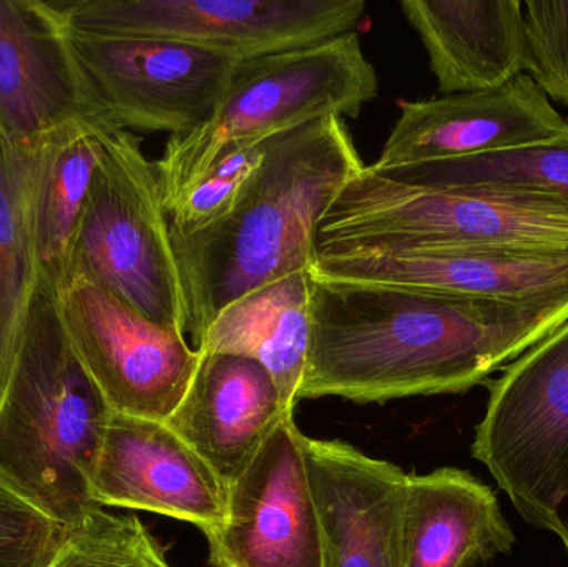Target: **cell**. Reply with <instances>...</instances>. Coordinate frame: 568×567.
I'll return each mask as SVG.
<instances>
[{
	"label": "cell",
	"instance_id": "4316f807",
	"mask_svg": "<svg viewBox=\"0 0 568 567\" xmlns=\"http://www.w3.org/2000/svg\"><path fill=\"white\" fill-rule=\"evenodd\" d=\"M252 176L209 172L190 186L169 210L172 236H190L222 222L232 213Z\"/></svg>",
	"mask_w": 568,
	"mask_h": 567
},
{
	"label": "cell",
	"instance_id": "ac0fdd59",
	"mask_svg": "<svg viewBox=\"0 0 568 567\" xmlns=\"http://www.w3.org/2000/svg\"><path fill=\"white\" fill-rule=\"evenodd\" d=\"M97 115L60 30L32 0H0V135L29 142Z\"/></svg>",
	"mask_w": 568,
	"mask_h": 567
},
{
	"label": "cell",
	"instance_id": "4fadbf2b",
	"mask_svg": "<svg viewBox=\"0 0 568 567\" xmlns=\"http://www.w3.org/2000/svg\"><path fill=\"white\" fill-rule=\"evenodd\" d=\"M95 505L155 513L206 531L225 519L226 486L169 423L113 413L90 478Z\"/></svg>",
	"mask_w": 568,
	"mask_h": 567
},
{
	"label": "cell",
	"instance_id": "7a4b0ae2",
	"mask_svg": "<svg viewBox=\"0 0 568 567\" xmlns=\"http://www.w3.org/2000/svg\"><path fill=\"white\" fill-rule=\"evenodd\" d=\"M363 166L344 119L314 120L268 140L262 166L222 222L172 236L193 346L230 303L311 269L321 216Z\"/></svg>",
	"mask_w": 568,
	"mask_h": 567
},
{
	"label": "cell",
	"instance_id": "9c48e42d",
	"mask_svg": "<svg viewBox=\"0 0 568 567\" xmlns=\"http://www.w3.org/2000/svg\"><path fill=\"white\" fill-rule=\"evenodd\" d=\"M59 30L90 105L123 130L189 135L209 122L240 62L172 40Z\"/></svg>",
	"mask_w": 568,
	"mask_h": 567
},
{
	"label": "cell",
	"instance_id": "ba28073f",
	"mask_svg": "<svg viewBox=\"0 0 568 567\" xmlns=\"http://www.w3.org/2000/svg\"><path fill=\"white\" fill-rule=\"evenodd\" d=\"M59 29L160 39L250 60L354 32L363 0H32Z\"/></svg>",
	"mask_w": 568,
	"mask_h": 567
},
{
	"label": "cell",
	"instance_id": "603a6c76",
	"mask_svg": "<svg viewBox=\"0 0 568 567\" xmlns=\"http://www.w3.org/2000/svg\"><path fill=\"white\" fill-rule=\"evenodd\" d=\"M426 186H489L568 200V136L560 142L379 172Z\"/></svg>",
	"mask_w": 568,
	"mask_h": 567
},
{
	"label": "cell",
	"instance_id": "e0dca14e",
	"mask_svg": "<svg viewBox=\"0 0 568 567\" xmlns=\"http://www.w3.org/2000/svg\"><path fill=\"white\" fill-rule=\"evenodd\" d=\"M443 95L486 92L529 72L520 0H400Z\"/></svg>",
	"mask_w": 568,
	"mask_h": 567
},
{
	"label": "cell",
	"instance_id": "484cf974",
	"mask_svg": "<svg viewBox=\"0 0 568 567\" xmlns=\"http://www.w3.org/2000/svg\"><path fill=\"white\" fill-rule=\"evenodd\" d=\"M529 75L549 100L568 107V0H526Z\"/></svg>",
	"mask_w": 568,
	"mask_h": 567
},
{
	"label": "cell",
	"instance_id": "83f0119b",
	"mask_svg": "<svg viewBox=\"0 0 568 567\" xmlns=\"http://www.w3.org/2000/svg\"><path fill=\"white\" fill-rule=\"evenodd\" d=\"M566 549H567V553H568V541H567V545H566Z\"/></svg>",
	"mask_w": 568,
	"mask_h": 567
},
{
	"label": "cell",
	"instance_id": "7402d4cb",
	"mask_svg": "<svg viewBox=\"0 0 568 567\" xmlns=\"http://www.w3.org/2000/svg\"><path fill=\"white\" fill-rule=\"evenodd\" d=\"M105 117L77 120L50 136L36 199V249L47 283L57 282L79 229L102 156Z\"/></svg>",
	"mask_w": 568,
	"mask_h": 567
},
{
	"label": "cell",
	"instance_id": "44dd1931",
	"mask_svg": "<svg viewBox=\"0 0 568 567\" xmlns=\"http://www.w3.org/2000/svg\"><path fill=\"white\" fill-rule=\"evenodd\" d=\"M50 136L10 142L0 135V383L16 356L42 276L36 199Z\"/></svg>",
	"mask_w": 568,
	"mask_h": 567
},
{
	"label": "cell",
	"instance_id": "2e32d148",
	"mask_svg": "<svg viewBox=\"0 0 568 567\" xmlns=\"http://www.w3.org/2000/svg\"><path fill=\"white\" fill-rule=\"evenodd\" d=\"M287 415L293 413L265 366L245 356L202 353L166 423L229 486Z\"/></svg>",
	"mask_w": 568,
	"mask_h": 567
},
{
	"label": "cell",
	"instance_id": "8fae6325",
	"mask_svg": "<svg viewBox=\"0 0 568 567\" xmlns=\"http://www.w3.org/2000/svg\"><path fill=\"white\" fill-rule=\"evenodd\" d=\"M203 535L213 567H323L303 433L293 415L226 486L225 519Z\"/></svg>",
	"mask_w": 568,
	"mask_h": 567
},
{
	"label": "cell",
	"instance_id": "ffe728a7",
	"mask_svg": "<svg viewBox=\"0 0 568 567\" xmlns=\"http://www.w3.org/2000/svg\"><path fill=\"white\" fill-rule=\"evenodd\" d=\"M310 270L260 286L223 308L195 350L255 360L275 378L284 406L294 413L310 348Z\"/></svg>",
	"mask_w": 568,
	"mask_h": 567
},
{
	"label": "cell",
	"instance_id": "6da1fadb",
	"mask_svg": "<svg viewBox=\"0 0 568 567\" xmlns=\"http://www.w3.org/2000/svg\"><path fill=\"white\" fill-rule=\"evenodd\" d=\"M310 318L297 398L383 405L486 386L568 322V295L496 302L311 275Z\"/></svg>",
	"mask_w": 568,
	"mask_h": 567
},
{
	"label": "cell",
	"instance_id": "3957f363",
	"mask_svg": "<svg viewBox=\"0 0 568 567\" xmlns=\"http://www.w3.org/2000/svg\"><path fill=\"white\" fill-rule=\"evenodd\" d=\"M110 415L40 276L0 383V476L60 525H75L99 506L90 496V478Z\"/></svg>",
	"mask_w": 568,
	"mask_h": 567
},
{
	"label": "cell",
	"instance_id": "5bb4252c",
	"mask_svg": "<svg viewBox=\"0 0 568 567\" xmlns=\"http://www.w3.org/2000/svg\"><path fill=\"white\" fill-rule=\"evenodd\" d=\"M323 567H404L407 478L339 439L303 435Z\"/></svg>",
	"mask_w": 568,
	"mask_h": 567
},
{
	"label": "cell",
	"instance_id": "277c9868",
	"mask_svg": "<svg viewBox=\"0 0 568 567\" xmlns=\"http://www.w3.org/2000/svg\"><path fill=\"white\" fill-rule=\"evenodd\" d=\"M317 249L568 255V200L489 186L399 182L364 165L317 223Z\"/></svg>",
	"mask_w": 568,
	"mask_h": 567
},
{
	"label": "cell",
	"instance_id": "cb8c5ba5",
	"mask_svg": "<svg viewBox=\"0 0 568 567\" xmlns=\"http://www.w3.org/2000/svg\"><path fill=\"white\" fill-rule=\"evenodd\" d=\"M47 567H170L162 548L136 516L90 509L65 528Z\"/></svg>",
	"mask_w": 568,
	"mask_h": 567
},
{
	"label": "cell",
	"instance_id": "30bf717a",
	"mask_svg": "<svg viewBox=\"0 0 568 567\" xmlns=\"http://www.w3.org/2000/svg\"><path fill=\"white\" fill-rule=\"evenodd\" d=\"M49 286L70 346L110 409L166 422L202 353L92 283L60 279Z\"/></svg>",
	"mask_w": 568,
	"mask_h": 567
},
{
	"label": "cell",
	"instance_id": "9a60e30c",
	"mask_svg": "<svg viewBox=\"0 0 568 567\" xmlns=\"http://www.w3.org/2000/svg\"><path fill=\"white\" fill-rule=\"evenodd\" d=\"M310 272L317 279L496 302H546L568 295V255L346 246L316 252Z\"/></svg>",
	"mask_w": 568,
	"mask_h": 567
},
{
	"label": "cell",
	"instance_id": "52a82bcc",
	"mask_svg": "<svg viewBox=\"0 0 568 567\" xmlns=\"http://www.w3.org/2000/svg\"><path fill=\"white\" fill-rule=\"evenodd\" d=\"M486 386L489 402L470 446L474 459L489 469L527 525L566 546L568 322Z\"/></svg>",
	"mask_w": 568,
	"mask_h": 567
},
{
	"label": "cell",
	"instance_id": "5b68a950",
	"mask_svg": "<svg viewBox=\"0 0 568 567\" xmlns=\"http://www.w3.org/2000/svg\"><path fill=\"white\" fill-rule=\"evenodd\" d=\"M377 95L379 79L356 32L242 60L209 122L189 135L170 136L155 162L166 212L235 150L324 117L357 119Z\"/></svg>",
	"mask_w": 568,
	"mask_h": 567
},
{
	"label": "cell",
	"instance_id": "8992f818",
	"mask_svg": "<svg viewBox=\"0 0 568 567\" xmlns=\"http://www.w3.org/2000/svg\"><path fill=\"white\" fill-rule=\"evenodd\" d=\"M60 279L92 283L145 318L189 333V306L155 162L146 159L135 133L110 120L103 123L102 156Z\"/></svg>",
	"mask_w": 568,
	"mask_h": 567
},
{
	"label": "cell",
	"instance_id": "d4e9b609",
	"mask_svg": "<svg viewBox=\"0 0 568 567\" xmlns=\"http://www.w3.org/2000/svg\"><path fill=\"white\" fill-rule=\"evenodd\" d=\"M63 536L65 526L0 476V567H47Z\"/></svg>",
	"mask_w": 568,
	"mask_h": 567
},
{
	"label": "cell",
	"instance_id": "7c38bea8",
	"mask_svg": "<svg viewBox=\"0 0 568 567\" xmlns=\"http://www.w3.org/2000/svg\"><path fill=\"white\" fill-rule=\"evenodd\" d=\"M568 120L529 73L486 92L400 102L374 172L560 142Z\"/></svg>",
	"mask_w": 568,
	"mask_h": 567
},
{
	"label": "cell",
	"instance_id": "d6986e66",
	"mask_svg": "<svg viewBox=\"0 0 568 567\" xmlns=\"http://www.w3.org/2000/svg\"><path fill=\"white\" fill-rule=\"evenodd\" d=\"M496 493L459 468L407 478L404 567H479L516 546Z\"/></svg>",
	"mask_w": 568,
	"mask_h": 567
}]
</instances>
